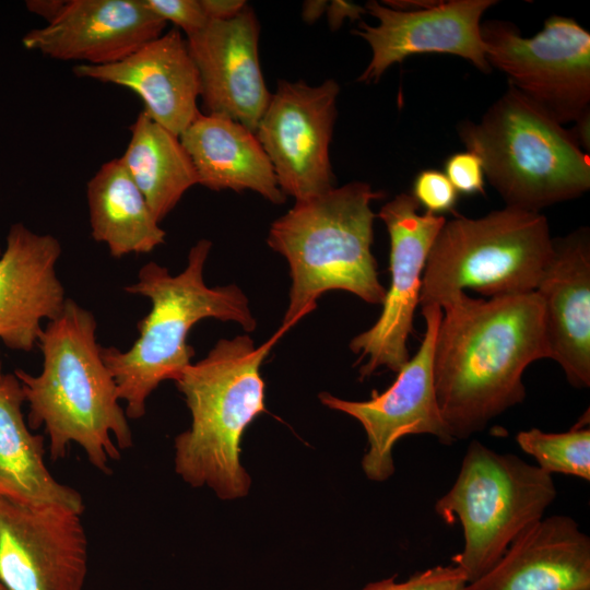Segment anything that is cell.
<instances>
[{
	"label": "cell",
	"mask_w": 590,
	"mask_h": 590,
	"mask_svg": "<svg viewBox=\"0 0 590 590\" xmlns=\"http://www.w3.org/2000/svg\"><path fill=\"white\" fill-rule=\"evenodd\" d=\"M0 255H1V249H0Z\"/></svg>",
	"instance_id": "cell-37"
},
{
	"label": "cell",
	"mask_w": 590,
	"mask_h": 590,
	"mask_svg": "<svg viewBox=\"0 0 590 590\" xmlns=\"http://www.w3.org/2000/svg\"><path fill=\"white\" fill-rule=\"evenodd\" d=\"M210 20H228L239 14L246 7L244 0H201Z\"/></svg>",
	"instance_id": "cell-31"
},
{
	"label": "cell",
	"mask_w": 590,
	"mask_h": 590,
	"mask_svg": "<svg viewBox=\"0 0 590 590\" xmlns=\"http://www.w3.org/2000/svg\"><path fill=\"white\" fill-rule=\"evenodd\" d=\"M369 184L351 181L317 197L296 201L270 226L267 243L290 267V300L282 322L302 320L328 291L341 290L373 305L382 303L371 252V202L381 199Z\"/></svg>",
	"instance_id": "cell-5"
},
{
	"label": "cell",
	"mask_w": 590,
	"mask_h": 590,
	"mask_svg": "<svg viewBox=\"0 0 590 590\" xmlns=\"http://www.w3.org/2000/svg\"><path fill=\"white\" fill-rule=\"evenodd\" d=\"M144 3L163 21L181 30L186 37L200 32L210 22L201 0H144Z\"/></svg>",
	"instance_id": "cell-28"
},
{
	"label": "cell",
	"mask_w": 590,
	"mask_h": 590,
	"mask_svg": "<svg viewBox=\"0 0 590 590\" xmlns=\"http://www.w3.org/2000/svg\"><path fill=\"white\" fill-rule=\"evenodd\" d=\"M259 34L257 16L247 5L186 37L206 114L231 118L255 133L271 97L259 61Z\"/></svg>",
	"instance_id": "cell-15"
},
{
	"label": "cell",
	"mask_w": 590,
	"mask_h": 590,
	"mask_svg": "<svg viewBox=\"0 0 590 590\" xmlns=\"http://www.w3.org/2000/svg\"><path fill=\"white\" fill-rule=\"evenodd\" d=\"M179 140L192 161L199 185L215 191L252 190L274 204L285 201L256 133L241 123L200 113Z\"/></svg>",
	"instance_id": "cell-21"
},
{
	"label": "cell",
	"mask_w": 590,
	"mask_h": 590,
	"mask_svg": "<svg viewBox=\"0 0 590 590\" xmlns=\"http://www.w3.org/2000/svg\"><path fill=\"white\" fill-rule=\"evenodd\" d=\"M297 322H282L259 346L248 334L221 339L175 381L191 414L190 428L175 438V471L185 482L208 485L222 499L247 495L251 480L240 464L239 445L266 411L260 367Z\"/></svg>",
	"instance_id": "cell-3"
},
{
	"label": "cell",
	"mask_w": 590,
	"mask_h": 590,
	"mask_svg": "<svg viewBox=\"0 0 590 590\" xmlns=\"http://www.w3.org/2000/svg\"><path fill=\"white\" fill-rule=\"evenodd\" d=\"M166 25L144 0H70L54 21L28 31L22 44L51 59L103 66L157 38Z\"/></svg>",
	"instance_id": "cell-16"
},
{
	"label": "cell",
	"mask_w": 590,
	"mask_h": 590,
	"mask_svg": "<svg viewBox=\"0 0 590 590\" xmlns=\"http://www.w3.org/2000/svg\"><path fill=\"white\" fill-rule=\"evenodd\" d=\"M82 514L0 498V580L7 590H83L87 538Z\"/></svg>",
	"instance_id": "cell-13"
},
{
	"label": "cell",
	"mask_w": 590,
	"mask_h": 590,
	"mask_svg": "<svg viewBox=\"0 0 590 590\" xmlns=\"http://www.w3.org/2000/svg\"><path fill=\"white\" fill-rule=\"evenodd\" d=\"M22 386L14 374L0 377V498L63 506L83 514L82 495L58 482L45 464L44 436L24 420Z\"/></svg>",
	"instance_id": "cell-22"
},
{
	"label": "cell",
	"mask_w": 590,
	"mask_h": 590,
	"mask_svg": "<svg viewBox=\"0 0 590 590\" xmlns=\"http://www.w3.org/2000/svg\"><path fill=\"white\" fill-rule=\"evenodd\" d=\"M458 134L506 206L541 212L590 189V158L571 131L511 85Z\"/></svg>",
	"instance_id": "cell-6"
},
{
	"label": "cell",
	"mask_w": 590,
	"mask_h": 590,
	"mask_svg": "<svg viewBox=\"0 0 590 590\" xmlns=\"http://www.w3.org/2000/svg\"><path fill=\"white\" fill-rule=\"evenodd\" d=\"M467 582L459 567L438 565L416 571L404 581H397L394 575L367 583L362 590H463Z\"/></svg>",
	"instance_id": "cell-26"
},
{
	"label": "cell",
	"mask_w": 590,
	"mask_h": 590,
	"mask_svg": "<svg viewBox=\"0 0 590 590\" xmlns=\"http://www.w3.org/2000/svg\"><path fill=\"white\" fill-rule=\"evenodd\" d=\"M339 84L310 86L280 81L258 123L256 135L274 169L280 189L303 201L333 188L330 143Z\"/></svg>",
	"instance_id": "cell-12"
},
{
	"label": "cell",
	"mask_w": 590,
	"mask_h": 590,
	"mask_svg": "<svg viewBox=\"0 0 590 590\" xmlns=\"http://www.w3.org/2000/svg\"><path fill=\"white\" fill-rule=\"evenodd\" d=\"M129 130L130 141L119 158L161 222L199 184L196 168L179 137L143 110Z\"/></svg>",
	"instance_id": "cell-24"
},
{
	"label": "cell",
	"mask_w": 590,
	"mask_h": 590,
	"mask_svg": "<svg viewBox=\"0 0 590 590\" xmlns=\"http://www.w3.org/2000/svg\"><path fill=\"white\" fill-rule=\"evenodd\" d=\"M212 243L200 239L191 247L185 270L172 275L156 262L144 264L138 282L125 287L150 299V312L139 321V338L122 352L101 346V356L113 376L119 400L127 403L128 418H141L146 400L164 380H178L191 364L193 349L187 343L191 328L206 318L233 321L247 332L257 321L245 293L236 284L208 286L203 269Z\"/></svg>",
	"instance_id": "cell-4"
},
{
	"label": "cell",
	"mask_w": 590,
	"mask_h": 590,
	"mask_svg": "<svg viewBox=\"0 0 590 590\" xmlns=\"http://www.w3.org/2000/svg\"><path fill=\"white\" fill-rule=\"evenodd\" d=\"M0 590H7L1 580H0Z\"/></svg>",
	"instance_id": "cell-35"
},
{
	"label": "cell",
	"mask_w": 590,
	"mask_h": 590,
	"mask_svg": "<svg viewBox=\"0 0 590 590\" xmlns=\"http://www.w3.org/2000/svg\"><path fill=\"white\" fill-rule=\"evenodd\" d=\"M553 251L541 212L505 206L477 219L456 215L430 247L418 305L441 306L465 290L487 298L534 292Z\"/></svg>",
	"instance_id": "cell-7"
},
{
	"label": "cell",
	"mask_w": 590,
	"mask_h": 590,
	"mask_svg": "<svg viewBox=\"0 0 590 590\" xmlns=\"http://www.w3.org/2000/svg\"><path fill=\"white\" fill-rule=\"evenodd\" d=\"M60 253L54 236L11 225L0 255V339L8 347L33 350L40 321L61 314L67 298L56 273Z\"/></svg>",
	"instance_id": "cell-19"
},
{
	"label": "cell",
	"mask_w": 590,
	"mask_h": 590,
	"mask_svg": "<svg viewBox=\"0 0 590 590\" xmlns=\"http://www.w3.org/2000/svg\"><path fill=\"white\" fill-rule=\"evenodd\" d=\"M496 3V0H449L409 11L378 1L367 2L366 13L378 24L361 22L352 32L371 49V59L357 81L376 83L394 63L425 52L455 55L489 73L492 68L481 37V17Z\"/></svg>",
	"instance_id": "cell-14"
},
{
	"label": "cell",
	"mask_w": 590,
	"mask_h": 590,
	"mask_svg": "<svg viewBox=\"0 0 590 590\" xmlns=\"http://www.w3.org/2000/svg\"><path fill=\"white\" fill-rule=\"evenodd\" d=\"M551 474L512 453L472 440L458 476L435 504L446 522L460 521L463 547L452 556L471 582L500 558L511 542L544 518L556 498Z\"/></svg>",
	"instance_id": "cell-8"
},
{
	"label": "cell",
	"mask_w": 590,
	"mask_h": 590,
	"mask_svg": "<svg viewBox=\"0 0 590 590\" xmlns=\"http://www.w3.org/2000/svg\"><path fill=\"white\" fill-rule=\"evenodd\" d=\"M516 441L547 474L562 473L590 481V428L586 424H576L564 433L530 428L519 432Z\"/></svg>",
	"instance_id": "cell-25"
},
{
	"label": "cell",
	"mask_w": 590,
	"mask_h": 590,
	"mask_svg": "<svg viewBox=\"0 0 590 590\" xmlns=\"http://www.w3.org/2000/svg\"><path fill=\"white\" fill-rule=\"evenodd\" d=\"M328 1L308 0L303 3L302 17L306 23L316 22L323 13H326Z\"/></svg>",
	"instance_id": "cell-34"
},
{
	"label": "cell",
	"mask_w": 590,
	"mask_h": 590,
	"mask_svg": "<svg viewBox=\"0 0 590 590\" xmlns=\"http://www.w3.org/2000/svg\"><path fill=\"white\" fill-rule=\"evenodd\" d=\"M365 13L366 10L364 7L343 0L330 1L326 9L327 20L331 31L338 30L344 20L355 21Z\"/></svg>",
	"instance_id": "cell-30"
},
{
	"label": "cell",
	"mask_w": 590,
	"mask_h": 590,
	"mask_svg": "<svg viewBox=\"0 0 590 590\" xmlns=\"http://www.w3.org/2000/svg\"><path fill=\"white\" fill-rule=\"evenodd\" d=\"M411 193H400L385 203L378 216L390 239V284L377 321L350 342L359 355V379L386 367L398 373L409 361L406 341L413 331V317L420 304L423 272L430 247L447 221L444 215L418 213Z\"/></svg>",
	"instance_id": "cell-10"
},
{
	"label": "cell",
	"mask_w": 590,
	"mask_h": 590,
	"mask_svg": "<svg viewBox=\"0 0 590 590\" xmlns=\"http://www.w3.org/2000/svg\"><path fill=\"white\" fill-rule=\"evenodd\" d=\"M542 303L548 358L575 388L590 386V233L581 226L554 238L535 290Z\"/></svg>",
	"instance_id": "cell-18"
},
{
	"label": "cell",
	"mask_w": 590,
	"mask_h": 590,
	"mask_svg": "<svg viewBox=\"0 0 590 590\" xmlns=\"http://www.w3.org/2000/svg\"><path fill=\"white\" fill-rule=\"evenodd\" d=\"M574 138L579 146H583L589 151L590 148V111L581 116L576 122L573 129H570Z\"/></svg>",
	"instance_id": "cell-33"
},
{
	"label": "cell",
	"mask_w": 590,
	"mask_h": 590,
	"mask_svg": "<svg viewBox=\"0 0 590 590\" xmlns=\"http://www.w3.org/2000/svg\"><path fill=\"white\" fill-rule=\"evenodd\" d=\"M433 377L441 417L455 440L483 430L526 398V368L548 358L536 292L441 304Z\"/></svg>",
	"instance_id": "cell-1"
},
{
	"label": "cell",
	"mask_w": 590,
	"mask_h": 590,
	"mask_svg": "<svg viewBox=\"0 0 590 590\" xmlns=\"http://www.w3.org/2000/svg\"><path fill=\"white\" fill-rule=\"evenodd\" d=\"M26 8L33 14L39 15L47 21H54L64 8V0H31L26 1Z\"/></svg>",
	"instance_id": "cell-32"
},
{
	"label": "cell",
	"mask_w": 590,
	"mask_h": 590,
	"mask_svg": "<svg viewBox=\"0 0 590 590\" xmlns=\"http://www.w3.org/2000/svg\"><path fill=\"white\" fill-rule=\"evenodd\" d=\"M445 175L457 192L463 194L484 193L485 175L480 157L473 152L450 155L444 165Z\"/></svg>",
	"instance_id": "cell-29"
},
{
	"label": "cell",
	"mask_w": 590,
	"mask_h": 590,
	"mask_svg": "<svg viewBox=\"0 0 590 590\" xmlns=\"http://www.w3.org/2000/svg\"><path fill=\"white\" fill-rule=\"evenodd\" d=\"M93 314L67 298L61 314L38 335L43 370L33 376L16 369L28 403L27 425L45 427L54 461L78 444L103 473L132 446L128 417L119 404L116 382L96 343Z\"/></svg>",
	"instance_id": "cell-2"
},
{
	"label": "cell",
	"mask_w": 590,
	"mask_h": 590,
	"mask_svg": "<svg viewBox=\"0 0 590 590\" xmlns=\"http://www.w3.org/2000/svg\"><path fill=\"white\" fill-rule=\"evenodd\" d=\"M91 235L113 257L148 253L165 241L144 196L120 158L104 163L86 186Z\"/></svg>",
	"instance_id": "cell-23"
},
{
	"label": "cell",
	"mask_w": 590,
	"mask_h": 590,
	"mask_svg": "<svg viewBox=\"0 0 590 590\" xmlns=\"http://www.w3.org/2000/svg\"><path fill=\"white\" fill-rule=\"evenodd\" d=\"M463 590H590V538L569 516L542 518Z\"/></svg>",
	"instance_id": "cell-20"
},
{
	"label": "cell",
	"mask_w": 590,
	"mask_h": 590,
	"mask_svg": "<svg viewBox=\"0 0 590 590\" xmlns=\"http://www.w3.org/2000/svg\"><path fill=\"white\" fill-rule=\"evenodd\" d=\"M2 371H1V361H0V377L2 376Z\"/></svg>",
	"instance_id": "cell-36"
},
{
	"label": "cell",
	"mask_w": 590,
	"mask_h": 590,
	"mask_svg": "<svg viewBox=\"0 0 590 590\" xmlns=\"http://www.w3.org/2000/svg\"><path fill=\"white\" fill-rule=\"evenodd\" d=\"M421 311L426 326L421 345L388 389L373 391L365 401L319 394L323 405L354 417L363 426L368 448L362 468L371 481L382 482L394 473L393 447L402 437L432 435L442 445L456 441L441 417L433 377L434 344L442 309L433 304L422 306Z\"/></svg>",
	"instance_id": "cell-11"
},
{
	"label": "cell",
	"mask_w": 590,
	"mask_h": 590,
	"mask_svg": "<svg viewBox=\"0 0 590 590\" xmlns=\"http://www.w3.org/2000/svg\"><path fill=\"white\" fill-rule=\"evenodd\" d=\"M411 194L425 212L435 215L453 211L458 201V192L447 176L432 168L416 175Z\"/></svg>",
	"instance_id": "cell-27"
},
{
	"label": "cell",
	"mask_w": 590,
	"mask_h": 590,
	"mask_svg": "<svg viewBox=\"0 0 590 590\" xmlns=\"http://www.w3.org/2000/svg\"><path fill=\"white\" fill-rule=\"evenodd\" d=\"M486 60L560 125L590 111V33L577 21L553 15L534 36L509 21L481 23Z\"/></svg>",
	"instance_id": "cell-9"
},
{
	"label": "cell",
	"mask_w": 590,
	"mask_h": 590,
	"mask_svg": "<svg viewBox=\"0 0 590 590\" xmlns=\"http://www.w3.org/2000/svg\"><path fill=\"white\" fill-rule=\"evenodd\" d=\"M79 78L111 83L134 92L143 111L176 135L200 114L201 84L181 32L174 27L114 63L78 64Z\"/></svg>",
	"instance_id": "cell-17"
}]
</instances>
